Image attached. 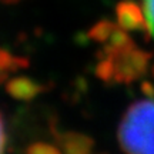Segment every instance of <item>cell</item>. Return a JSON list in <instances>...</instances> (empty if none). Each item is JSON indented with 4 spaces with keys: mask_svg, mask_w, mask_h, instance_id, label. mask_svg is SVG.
<instances>
[{
    "mask_svg": "<svg viewBox=\"0 0 154 154\" xmlns=\"http://www.w3.org/2000/svg\"><path fill=\"white\" fill-rule=\"evenodd\" d=\"M144 14L150 33L154 36V0H144Z\"/></svg>",
    "mask_w": 154,
    "mask_h": 154,
    "instance_id": "9",
    "label": "cell"
},
{
    "mask_svg": "<svg viewBox=\"0 0 154 154\" xmlns=\"http://www.w3.org/2000/svg\"><path fill=\"white\" fill-rule=\"evenodd\" d=\"M116 30V26L111 22H100L99 24H96L91 30H90V37L97 42H104V40H110L111 34Z\"/></svg>",
    "mask_w": 154,
    "mask_h": 154,
    "instance_id": "6",
    "label": "cell"
},
{
    "mask_svg": "<svg viewBox=\"0 0 154 154\" xmlns=\"http://www.w3.org/2000/svg\"><path fill=\"white\" fill-rule=\"evenodd\" d=\"M6 90L14 99L30 100L40 93L42 87H40V84H37L36 82L30 80V79L17 77V79H13V80H10L6 84Z\"/></svg>",
    "mask_w": 154,
    "mask_h": 154,
    "instance_id": "4",
    "label": "cell"
},
{
    "mask_svg": "<svg viewBox=\"0 0 154 154\" xmlns=\"http://www.w3.org/2000/svg\"><path fill=\"white\" fill-rule=\"evenodd\" d=\"M27 154H61L59 150L46 143H36L30 146L27 150Z\"/></svg>",
    "mask_w": 154,
    "mask_h": 154,
    "instance_id": "8",
    "label": "cell"
},
{
    "mask_svg": "<svg viewBox=\"0 0 154 154\" xmlns=\"http://www.w3.org/2000/svg\"><path fill=\"white\" fill-rule=\"evenodd\" d=\"M141 91L147 97H154V86L150 82H144L141 84Z\"/></svg>",
    "mask_w": 154,
    "mask_h": 154,
    "instance_id": "10",
    "label": "cell"
},
{
    "mask_svg": "<svg viewBox=\"0 0 154 154\" xmlns=\"http://www.w3.org/2000/svg\"><path fill=\"white\" fill-rule=\"evenodd\" d=\"M63 154H90L93 141L91 138L77 133H67L61 137Z\"/></svg>",
    "mask_w": 154,
    "mask_h": 154,
    "instance_id": "5",
    "label": "cell"
},
{
    "mask_svg": "<svg viewBox=\"0 0 154 154\" xmlns=\"http://www.w3.org/2000/svg\"><path fill=\"white\" fill-rule=\"evenodd\" d=\"M119 140L127 154H154V101H137L127 110Z\"/></svg>",
    "mask_w": 154,
    "mask_h": 154,
    "instance_id": "1",
    "label": "cell"
},
{
    "mask_svg": "<svg viewBox=\"0 0 154 154\" xmlns=\"http://www.w3.org/2000/svg\"><path fill=\"white\" fill-rule=\"evenodd\" d=\"M151 59L150 53L136 49H128L119 51L111 59L114 63V79L117 82L131 83L138 77L146 74L149 61Z\"/></svg>",
    "mask_w": 154,
    "mask_h": 154,
    "instance_id": "2",
    "label": "cell"
},
{
    "mask_svg": "<svg viewBox=\"0 0 154 154\" xmlns=\"http://www.w3.org/2000/svg\"><path fill=\"white\" fill-rule=\"evenodd\" d=\"M96 73L103 80H110L111 77H114V63H113V60L107 59V60L99 63V66L96 69Z\"/></svg>",
    "mask_w": 154,
    "mask_h": 154,
    "instance_id": "7",
    "label": "cell"
},
{
    "mask_svg": "<svg viewBox=\"0 0 154 154\" xmlns=\"http://www.w3.org/2000/svg\"><path fill=\"white\" fill-rule=\"evenodd\" d=\"M117 19L123 30H144L147 26L141 9L130 0L117 6Z\"/></svg>",
    "mask_w": 154,
    "mask_h": 154,
    "instance_id": "3",
    "label": "cell"
},
{
    "mask_svg": "<svg viewBox=\"0 0 154 154\" xmlns=\"http://www.w3.org/2000/svg\"><path fill=\"white\" fill-rule=\"evenodd\" d=\"M5 144H6L5 128H3V123H2V119H0V154H5Z\"/></svg>",
    "mask_w": 154,
    "mask_h": 154,
    "instance_id": "11",
    "label": "cell"
},
{
    "mask_svg": "<svg viewBox=\"0 0 154 154\" xmlns=\"http://www.w3.org/2000/svg\"><path fill=\"white\" fill-rule=\"evenodd\" d=\"M153 76H154V66H153Z\"/></svg>",
    "mask_w": 154,
    "mask_h": 154,
    "instance_id": "12",
    "label": "cell"
}]
</instances>
